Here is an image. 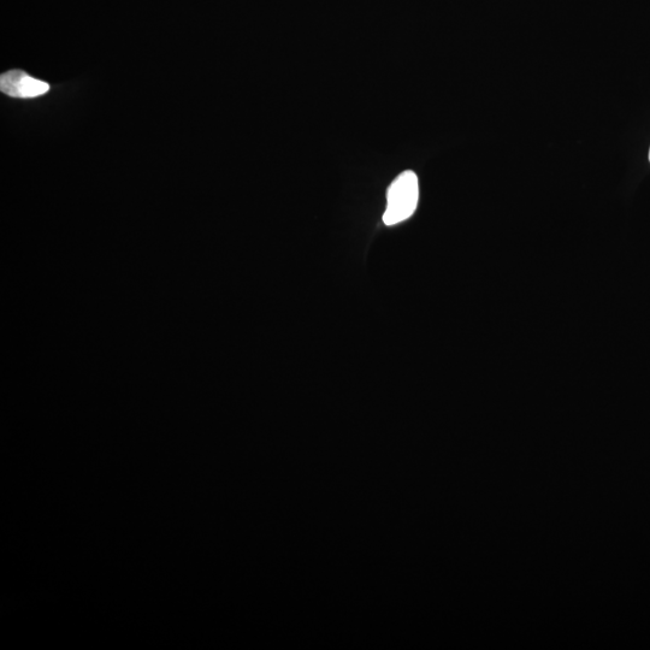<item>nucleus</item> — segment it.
<instances>
[{
	"instance_id": "obj_2",
	"label": "nucleus",
	"mask_w": 650,
	"mask_h": 650,
	"mask_svg": "<svg viewBox=\"0 0 650 650\" xmlns=\"http://www.w3.org/2000/svg\"><path fill=\"white\" fill-rule=\"evenodd\" d=\"M0 90L9 97L29 99L44 96L50 91V85L22 70H10L0 78Z\"/></svg>"
},
{
	"instance_id": "obj_3",
	"label": "nucleus",
	"mask_w": 650,
	"mask_h": 650,
	"mask_svg": "<svg viewBox=\"0 0 650 650\" xmlns=\"http://www.w3.org/2000/svg\"><path fill=\"white\" fill-rule=\"evenodd\" d=\"M649 162H650V149H649Z\"/></svg>"
},
{
	"instance_id": "obj_1",
	"label": "nucleus",
	"mask_w": 650,
	"mask_h": 650,
	"mask_svg": "<svg viewBox=\"0 0 650 650\" xmlns=\"http://www.w3.org/2000/svg\"><path fill=\"white\" fill-rule=\"evenodd\" d=\"M419 200L418 177L413 171L407 170L392 182L387 193V210L383 222L387 226L409 220L415 214Z\"/></svg>"
}]
</instances>
